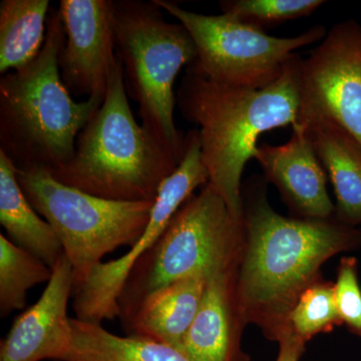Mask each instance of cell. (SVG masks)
Returning <instances> with one entry per match:
<instances>
[{
    "mask_svg": "<svg viewBox=\"0 0 361 361\" xmlns=\"http://www.w3.org/2000/svg\"><path fill=\"white\" fill-rule=\"evenodd\" d=\"M207 277L196 275L152 292L128 322L127 336L152 339L180 350L203 297Z\"/></svg>",
    "mask_w": 361,
    "mask_h": 361,
    "instance_id": "obj_16",
    "label": "cell"
},
{
    "mask_svg": "<svg viewBox=\"0 0 361 361\" xmlns=\"http://www.w3.org/2000/svg\"><path fill=\"white\" fill-rule=\"evenodd\" d=\"M236 272L207 279L200 307L180 348L190 361L249 360L240 345L243 325L235 301Z\"/></svg>",
    "mask_w": 361,
    "mask_h": 361,
    "instance_id": "obj_14",
    "label": "cell"
},
{
    "mask_svg": "<svg viewBox=\"0 0 361 361\" xmlns=\"http://www.w3.org/2000/svg\"><path fill=\"white\" fill-rule=\"evenodd\" d=\"M298 126L305 128L316 156L334 185L336 219L353 227L361 225L360 142L327 118H311Z\"/></svg>",
    "mask_w": 361,
    "mask_h": 361,
    "instance_id": "obj_15",
    "label": "cell"
},
{
    "mask_svg": "<svg viewBox=\"0 0 361 361\" xmlns=\"http://www.w3.org/2000/svg\"><path fill=\"white\" fill-rule=\"evenodd\" d=\"M51 274V267L0 233V317L25 310L27 292Z\"/></svg>",
    "mask_w": 361,
    "mask_h": 361,
    "instance_id": "obj_20",
    "label": "cell"
},
{
    "mask_svg": "<svg viewBox=\"0 0 361 361\" xmlns=\"http://www.w3.org/2000/svg\"><path fill=\"white\" fill-rule=\"evenodd\" d=\"M243 244V219L235 218L219 192L207 183L180 207L130 271L118 300L122 322L161 287L196 275L208 279L236 272Z\"/></svg>",
    "mask_w": 361,
    "mask_h": 361,
    "instance_id": "obj_6",
    "label": "cell"
},
{
    "mask_svg": "<svg viewBox=\"0 0 361 361\" xmlns=\"http://www.w3.org/2000/svg\"><path fill=\"white\" fill-rule=\"evenodd\" d=\"M39 300L16 316L0 342V361H63L73 339L68 303L73 297V266L65 254L51 268Z\"/></svg>",
    "mask_w": 361,
    "mask_h": 361,
    "instance_id": "obj_12",
    "label": "cell"
},
{
    "mask_svg": "<svg viewBox=\"0 0 361 361\" xmlns=\"http://www.w3.org/2000/svg\"><path fill=\"white\" fill-rule=\"evenodd\" d=\"M257 184L243 201L244 244L235 278L240 322L253 323L272 341L291 331L299 295L319 279L330 258L361 246V230L336 219L284 217Z\"/></svg>",
    "mask_w": 361,
    "mask_h": 361,
    "instance_id": "obj_1",
    "label": "cell"
},
{
    "mask_svg": "<svg viewBox=\"0 0 361 361\" xmlns=\"http://www.w3.org/2000/svg\"><path fill=\"white\" fill-rule=\"evenodd\" d=\"M66 30L59 54L61 80L71 94L104 99L118 56L111 0H61Z\"/></svg>",
    "mask_w": 361,
    "mask_h": 361,
    "instance_id": "obj_11",
    "label": "cell"
},
{
    "mask_svg": "<svg viewBox=\"0 0 361 361\" xmlns=\"http://www.w3.org/2000/svg\"><path fill=\"white\" fill-rule=\"evenodd\" d=\"M0 223L7 238L54 267L65 254L56 232L40 217L20 186L13 161L0 151Z\"/></svg>",
    "mask_w": 361,
    "mask_h": 361,
    "instance_id": "obj_17",
    "label": "cell"
},
{
    "mask_svg": "<svg viewBox=\"0 0 361 361\" xmlns=\"http://www.w3.org/2000/svg\"><path fill=\"white\" fill-rule=\"evenodd\" d=\"M178 166L133 115L118 56L103 104L78 134L73 158L51 174L99 198L155 202L161 185Z\"/></svg>",
    "mask_w": 361,
    "mask_h": 361,
    "instance_id": "obj_4",
    "label": "cell"
},
{
    "mask_svg": "<svg viewBox=\"0 0 361 361\" xmlns=\"http://www.w3.org/2000/svg\"><path fill=\"white\" fill-rule=\"evenodd\" d=\"M73 339L63 361H190L180 350L134 336H116L102 323L71 318Z\"/></svg>",
    "mask_w": 361,
    "mask_h": 361,
    "instance_id": "obj_18",
    "label": "cell"
},
{
    "mask_svg": "<svg viewBox=\"0 0 361 361\" xmlns=\"http://www.w3.org/2000/svg\"><path fill=\"white\" fill-rule=\"evenodd\" d=\"M116 56L126 87L139 106L142 127L180 163L186 135L176 127V78L196 61V47L180 23H169L155 0H111Z\"/></svg>",
    "mask_w": 361,
    "mask_h": 361,
    "instance_id": "obj_5",
    "label": "cell"
},
{
    "mask_svg": "<svg viewBox=\"0 0 361 361\" xmlns=\"http://www.w3.org/2000/svg\"><path fill=\"white\" fill-rule=\"evenodd\" d=\"M284 145H258L254 159L266 179L279 190L282 198L304 219L336 217V206L326 189V176L305 128L297 126Z\"/></svg>",
    "mask_w": 361,
    "mask_h": 361,
    "instance_id": "obj_13",
    "label": "cell"
},
{
    "mask_svg": "<svg viewBox=\"0 0 361 361\" xmlns=\"http://www.w3.org/2000/svg\"><path fill=\"white\" fill-rule=\"evenodd\" d=\"M208 182L200 140L192 135L188 140L186 151L179 166L161 185L151 218L140 239L122 257L99 263L85 283L73 288L75 318L94 323L120 318L118 300L130 271L155 245L175 214L193 196L195 190Z\"/></svg>",
    "mask_w": 361,
    "mask_h": 361,
    "instance_id": "obj_9",
    "label": "cell"
},
{
    "mask_svg": "<svg viewBox=\"0 0 361 361\" xmlns=\"http://www.w3.org/2000/svg\"><path fill=\"white\" fill-rule=\"evenodd\" d=\"M334 290L342 325L361 337V287L356 258L345 256L341 259Z\"/></svg>",
    "mask_w": 361,
    "mask_h": 361,
    "instance_id": "obj_23",
    "label": "cell"
},
{
    "mask_svg": "<svg viewBox=\"0 0 361 361\" xmlns=\"http://www.w3.org/2000/svg\"><path fill=\"white\" fill-rule=\"evenodd\" d=\"M299 59L295 54L283 75L263 89L219 84L187 68L178 90L176 99L180 113L199 126L209 183L237 219H243L242 175L254 158L259 137L277 128L298 125Z\"/></svg>",
    "mask_w": 361,
    "mask_h": 361,
    "instance_id": "obj_2",
    "label": "cell"
},
{
    "mask_svg": "<svg viewBox=\"0 0 361 361\" xmlns=\"http://www.w3.org/2000/svg\"><path fill=\"white\" fill-rule=\"evenodd\" d=\"M289 329L303 342L327 334L342 322L337 310L334 283L322 277L299 295L288 317Z\"/></svg>",
    "mask_w": 361,
    "mask_h": 361,
    "instance_id": "obj_21",
    "label": "cell"
},
{
    "mask_svg": "<svg viewBox=\"0 0 361 361\" xmlns=\"http://www.w3.org/2000/svg\"><path fill=\"white\" fill-rule=\"evenodd\" d=\"M49 0H2L0 2V73L30 63L44 47Z\"/></svg>",
    "mask_w": 361,
    "mask_h": 361,
    "instance_id": "obj_19",
    "label": "cell"
},
{
    "mask_svg": "<svg viewBox=\"0 0 361 361\" xmlns=\"http://www.w3.org/2000/svg\"><path fill=\"white\" fill-rule=\"evenodd\" d=\"M324 4L323 0H226L220 7L223 13L264 30L266 26L310 16Z\"/></svg>",
    "mask_w": 361,
    "mask_h": 361,
    "instance_id": "obj_22",
    "label": "cell"
},
{
    "mask_svg": "<svg viewBox=\"0 0 361 361\" xmlns=\"http://www.w3.org/2000/svg\"><path fill=\"white\" fill-rule=\"evenodd\" d=\"M66 30L51 8L44 47L30 63L0 78V151L16 169L59 170L73 158L78 135L104 99L75 102L61 80Z\"/></svg>",
    "mask_w": 361,
    "mask_h": 361,
    "instance_id": "obj_3",
    "label": "cell"
},
{
    "mask_svg": "<svg viewBox=\"0 0 361 361\" xmlns=\"http://www.w3.org/2000/svg\"><path fill=\"white\" fill-rule=\"evenodd\" d=\"M16 176L27 200L59 237L73 266V288L87 282L104 256L134 245L151 218L154 202L99 198L66 186L42 168L16 169Z\"/></svg>",
    "mask_w": 361,
    "mask_h": 361,
    "instance_id": "obj_7",
    "label": "cell"
},
{
    "mask_svg": "<svg viewBox=\"0 0 361 361\" xmlns=\"http://www.w3.org/2000/svg\"><path fill=\"white\" fill-rule=\"evenodd\" d=\"M279 353L276 361H299L305 351V342L292 331L286 332L278 341Z\"/></svg>",
    "mask_w": 361,
    "mask_h": 361,
    "instance_id": "obj_24",
    "label": "cell"
},
{
    "mask_svg": "<svg viewBox=\"0 0 361 361\" xmlns=\"http://www.w3.org/2000/svg\"><path fill=\"white\" fill-rule=\"evenodd\" d=\"M298 75V125L311 118H327L361 144L360 23L348 20L332 26L310 56L299 59Z\"/></svg>",
    "mask_w": 361,
    "mask_h": 361,
    "instance_id": "obj_10",
    "label": "cell"
},
{
    "mask_svg": "<svg viewBox=\"0 0 361 361\" xmlns=\"http://www.w3.org/2000/svg\"><path fill=\"white\" fill-rule=\"evenodd\" d=\"M163 11L186 28L197 58L187 68L209 80L231 87L259 90L283 75L294 51L324 39L327 30L316 25L292 37L268 35L264 30L222 13L205 16L168 0H155Z\"/></svg>",
    "mask_w": 361,
    "mask_h": 361,
    "instance_id": "obj_8",
    "label": "cell"
}]
</instances>
